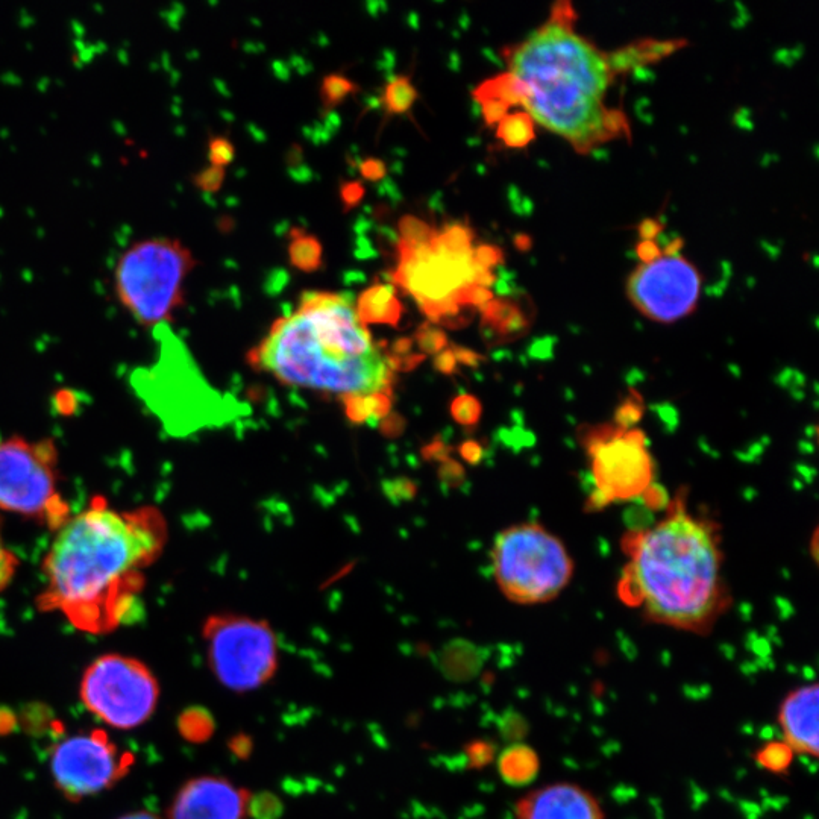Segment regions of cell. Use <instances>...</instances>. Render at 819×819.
<instances>
[{"mask_svg": "<svg viewBox=\"0 0 819 819\" xmlns=\"http://www.w3.org/2000/svg\"><path fill=\"white\" fill-rule=\"evenodd\" d=\"M363 193V187H361L360 184H357V182L346 184V186L342 189L343 202H345V205H348V207H351V205H355L358 201H360Z\"/></svg>", "mask_w": 819, "mask_h": 819, "instance_id": "31", "label": "cell"}, {"mask_svg": "<svg viewBox=\"0 0 819 819\" xmlns=\"http://www.w3.org/2000/svg\"><path fill=\"white\" fill-rule=\"evenodd\" d=\"M249 364L284 386L337 396L357 422L390 405L392 364L349 298L337 293L305 292L298 310L249 352Z\"/></svg>", "mask_w": 819, "mask_h": 819, "instance_id": "3", "label": "cell"}, {"mask_svg": "<svg viewBox=\"0 0 819 819\" xmlns=\"http://www.w3.org/2000/svg\"><path fill=\"white\" fill-rule=\"evenodd\" d=\"M234 157H236V148H234L233 142H230L226 137H220V135L211 137L210 142H208L210 166L225 169L228 164L233 163Z\"/></svg>", "mask_w": 819, "mask_h": 819, "instance_id": "25", "label": "cell"}, {"mask_svg": "<svg viewBox=\"0 0 819 819\" xmlns=\"http://www.w3.org/2000/svg\"><path fill=\"white\" fill-rule=\"evenodd\" d=\"M703 278L694 263L672 246L650 255L628 275L625 292L642 316L657 324H675L697 310Z\"/></svg>", "mask_w": 819, "mask_h": 819, "instance_id": "11", "label": "cell"}, {"mask_svg": "<svg viewBox=\"0 0 819 819\" xmlns=\"http://www.w3.org/2000/svg\"><path fill=\"white\" fill-rule=\"evenodd\" d=\"M418 99V90L408 76H396L384 90V108L390 114H404Z\"/></svg>", "mask_w": 819, "mask_h": 819, "instance_id": "20", "label": "cell"}, {"mask_svg": "<svg viewBox=\"0 0 819 819\" xmlns=\"http://www.w3.org/2000/svg\"><path fill=\"white\" fill-rule=\"evenodd\" d=\"M223 181H225V169L222 167L208 166L193 176V184L204 193L219 192Z\"/></svg>", "mask_w": 819, "mask_h": 819, "instance_id": "26", "label": "cell"}, {"mask_svg": "<svg viewBox=\"0 0 819 819\" xmlns=\"http://www.w3.org/2000/svg\"><path fill=\"white\" fill-rule=\"evenodd\" d=\"M621 595L656 624L697 634L712 630L727 595L710 525L677 512L645 531L634 546Z\"/></svg>", "mask_w": 819, "mask_h": 819, "instance_id": "4", "label": "cell"}, {"mask_svg": "<svg viewBox=\"0 0 819 819\" xmlns=\"http://www.w3.org/2000/svg\"><path fill=\"white\" fill-rule=\"evenodd\" d=\"M819 688L816 683L800 686L783 698L779 725L783 742L800 756L818 757Z\"/></svg>", "mask_w": 819, "mask_h": 819, "instance_id": "15", "label": "cell"}, {"mask_svg": "<svg viewBox=\"0 0 819 819\" xmlns=\"http://www.w3.org/2000/svg\"><path fill=\"white\" fill-rule=\"evenodd\" d=\"M398 251L393 283L410 293L431 321L459 314L460 308L471 305L477 287L492 283V272L480 263L474 246L448 248L434 234L427 245L398 246Z\"/></svg>", "mask_w": 819, "mask_h": 819, "instance_id": "7", "label": "cell"}, {"mask_svg": "<svg viewBox=\"0 0 819 819\" xmlns=\"http://www.w3.org/2000/svg\"><path fill=\"white\" fill-rule=\"evenodd\" d=\"M361 175L369 181H380L386 175V166L378 158H369L361 163Z\"/></svg>", "mask_w": 819, "mask_h": 819, "instance_id": "30", "label": "cell"}, {"mask_svg": "<svg viewBox=\"0 0 819 819\" xmlns=\"http://www.w3.org/2000/svg\"><path fill=\"white\" fill-rule=\"evenodd\" d=\"M516 819H606L600 800L575 783L542 786L519 798Z\"/></svg>", "mask_w": 819, "mask_h": 819, "instance_id": "14", "label": "cell"}, {"mask_svg": "<svg viewBox=\"0 0 819 819\" xmlns=\"http://www.w3.org/2000/svg\"><path fill=\"white\" fill-rule=\"evenodd\" d=\"M794 751L788 747L783 741H771L763 744L759 750L756 751L757 765L765 771L783 776L788 774L791 769L792 762H794Z\"/></svg>", "mask_w": 819, "mask_h": 819, "instance_id": "21", "label": "cell"}, {"mask_svg": "<svg viewBox=\"0 0 819 819\" xmlns=\"http://www.w3.org/2000/svg\"><path fill=\"white\" fill-rule=\"evenodd\" d=\"M499 777L513 788H525L537 779L540 757L534 748L525 744H513L498 757Z\"/></svg>", "mask_w": 819, "mask_h": 819, "instance_id": "17", "label": "cell"}, {"mask_svg": "<svg viewBox=\"0 0 819 819\" xmlns=\"http://www.w3.org/2000/svg\"><path fill=\"white\" fill-rule=\"evenodd\" d=\"M507 72L475 91L478 101L522 105L528 122L580 152L625 134L624 114L607 104L618 61L581 35L568 4L506 52Z\"/></svg>", "mask_w": 819, "mask_h": 819, "instance_id": "2", "label": "cell"}, {"mask_svg": "<svg viewBox=\"0 0 819 819\" xmlns=\"http://www.w3.org/2000/svg\"><path fill=\"white\" fill-rule=\"evenodd\" d=\"M17 566H19V560L8 550L2 539V531H0V592H4L13 580Z\"/></svg>", "mask_w": 819, "mask_h": 819, "instance_id": "28", "label": "cell"}, {"mask_svg": "<svg viewBox=\"0 0 819 819\" xmlns=\"http://www.w3.org/2000/svg\"><path fill=\"white\" fill-rule=\"evenodd\" d=\"M179 732L182 738L189 742L201 744L208 741L214 733V718L208 710L202 707H190L179 716Z\"/></svg>", "mask_w": 819, "mask_h": 819, "instance_id": "19", "label": "cell"}, {"mask_svg": "<svg viewBox=\"0 0 819 819\" xmlns=\"http://www.w3.org/2000/svg\"><path fill=\"white\" fill-rule=\"evenodd\" d=\"M322 245L316 237L295 230L289 245L290 263L302 272H314L322 266Z\"/></svg>", "mask_w": 819, "mask_h": 819, "instance_id": "18", "label": "cell"}, {"mask_svg": "<svg viewBox=\"0 0 819 819\" xmlns=\"http://www.w3.org/2000/svg\"><path fill=\"white\" fill-rule=\"evenodd\" d=\"M195 266L192 251L181 240H137L117 258L114 292L137 324L163 328L184 305L186 280Z\"/></svg>", "mask_w": 819, "mask_h": 819, "instance_id": "5", "label": "cell"}, {"mask_svg": "<svg viewBox=\"0 0 819 819\" xmlns=\"http://www.w3.org/2000/svg\"><path fill=\"white\" fill-rule=\"evenodd\" d=\"M283 813V801L272 792L264 791L249 797L248 815L252 819H280Z\"/></svg>", "mask_w": 819, "mask_h": 819, "instance_id": "24", "label": "cell"}, {"mask_svg": "<svg viewBox=\"0 0 819 819\" xmlns=\"http://www.w3.org/2000/svg\"><path fill=\"white\" fill-rule=\"evenodd\" d=\"M495 745L487 741H474L466 748V756H468V763L472 768L481 769L484 766L492 763L495 757Z\"/></svg>", "mask_w": 819, "mask_h": 819, "instance_id": "27", "label": "cell"}, {"mask_svg": "<svg viewBox=\"0 0 819 819\" xmlns=\"http://www.w3.org/2000/svg\"><path fill=\"white\" fill-rule=\"evenodd\" d=\"M230 750L231 753L239 757V759H249L252 751H254V741H252L251 736L248 735L234 736L230 742Z\"/></svg>", "mask_w": 819, "mask_h": 819, "instance_id": "29", "label": "cell"}, {"mask_svg": "<svg viewBox=\"0 0 819 819\" xmlns=\"http://www.w3.org/2000/svg\"><path fill=\"white\" fill-rule=\"evenodd\" d=\"M355 311L364 325H396L402 316V304L396 296L395 287L377 283L358 296Z\"/></svg>", "mask_w": 819, "mask_h": 819, "instance_id": "16", "label": "cell"}, {"mask_svg": "<svg viewBox=\"0 0 819 819\" xmlns=\"http://www.w3.org/2000/svg\"><path fill=\"white\" fill-rule=\"evenodd\" d=\"M134 762V756L120 750L104 730H91L55 745L51 774L64 798L81 801L116 786L128 776Z\"/></svg>", "mask_w": 819, "mask_h": 819, "instance_id": "12", "label": "cell"}, {"mask_svg": "<svg viewBox=\"0 0 819 819\" xmlns=\"http://www.w3.org/2000/svg\"><path fill=\"white\" fill-rule=\"evenodd\" d=\"M354 90V82L349 81L346 76L333 73V75L325 76L324 81H322V102H324L327 108L337 107V105L342 104Z\"/></svg>", "mask_w": 819, "mask_h": 819, "instance_id": "23", "label": "cell"}, {"mask_svg": "<svg viewBox=\"0 0 819 819\" xmlns=\"http://www.w3.org/2000/svg\"><path fill=\"white\" fill-rule=\"evenodd\" d=\"M436 230L431 228L425 220L418 217H402L399 222V245L405 248H416V246L427 245L431 242Z\"/></svg>", "mask_w": 819, "mask_h": 819, "instance_id": "22", "label": "cell"}, {"mask_svg": "<svg viewBox=\"0 0 819 819\" xmlns=\"http://www.w3.org/2000/svg\"><path fill=\"white\" fill-rule=\"evenodd\" d=\"M79 697L105 724L132 730L154 715L160 686L151 669L140 660L105 654L85 669Z\"/></svg>", "mask_w": 819, "mask_h": 819, "instance_id": "10", "label": "cell"}, {"mask_svg": "<svg viewBox=\"0 0 819 819\" xmlns=\"http://www.w3.org/2000/svg\"><path fill=\"white\" fill-rule=\"evenodd\" d=\"M57 446L51 439L0 442V510L41 522L58 531L70 506L58 489Z\"/></svg>", "mask_w": 819, "mask_h": 819, "instance_id": "9", "label": "cell"}, {"mask_svg": "<svg viewBox=\"0 0 819 819\" xmlns=\"http://www.w3.org/2000/svg\"><path fill=\"white\" fill-rule=\"evenodd\" d=\"M167 537L155 507L116 510L95 496L57 531L44 557L38 609L61 613L84 633H111L128 621Z\"/></svg>", "mask_w": 819, "mask_h": 819, "instance_id": "1", "label": "cell"}, {"mask_svg": "<svg viewBox=\"0 0 819 819\" xmlns=\"http://www.w3.org/2000/svg\"><path fill=\"white\" fill-rule=\"evenodd\" d=\"M493 578L519 606L556 600L574 577L565 543L542 525L518 524L499 533L492 550Z\"/></svg>", "mask_w": 819, "mask_h": 819, "instance_id": "6", "label": "cell"}, {"mask_svg": "<svg viewBox=\"0 0 819 819\" xmlns=\"http://www.w3.org/2000/svg\"><path fill=\"white\" fill-rule=\"evenodd\" d=\"M202 639L211 672L228 691H258L277 675V636L263 619L216 613L202 625Z\"/></svg>", "mask_w": 819, "mask_h": 819, "instance_id": "8", "label": "cell"}, {"mask_svg": "<svg viewBox=\"0 0 819 819\" xmlns=\"http://www.w3.org/2000/svg\"><path fill=\"white\" fill-rule=\"evenodd\" d=\"M249 797L225 777H195L176 792L167 819H246Z\"/></svg>", "mask_w": 819, "mask_h": 819, "instance_id": "13", "label": "cell"}, {"mask_svg": "<svg viewBox=\"0 0 819 819\" xmlns=\"http://www.w3.org/2000/svg\"><path fill=\"white\" fill-rule=\"evenodd\" d=\"M119 819H161L160 816L155 815V813L145 812V810H140V812H132L128 813V815L120 816Z\"/></svg>", "mask_w": 819, "mask_h": 819, "instance_id": "32", "label": "cell"}]
</instances>
